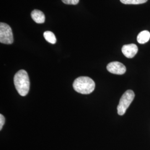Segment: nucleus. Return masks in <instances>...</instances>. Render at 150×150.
<instances>
[{"label": "nucleus", "mask_w": 150, "mask_h": 150, "mask_svg": "<svg viewBox=\"0 0 150 150\" xmlns=\"http://www.w3.org/2000/svg\"><path fill=\"white\" fill-rule=\"evenodd\" d=\"M14 84L18 93L22 96H26L30 90V80L27 72L21 70L16 73L14 77Z\"/></svg>", "instance_id": "1"}, {"label": "nucleus", "mask_w": 150, "mask_h": 150, "mask_svg": "<svg viewBox=\"0 0 150 150\" xmlns=\"http://www.w3.org/2000/svg\"><path fill=\"white\" fill-rule=\"evenodd\" d=\"M73 87L75 91L81 94H90L94 91L95 83L88 77L81 76L77 78L74 82Z\"/></svg>", "instance_id": "2"}, {"label": "nucleus", "mask_w": 150, "mask_h": 150, "mask_svg": "<svg viewBox=\"0 0 150 150\" xmlns=\"http://www.w3.org/2000/svg\"><path fill=\"white\" fill-rule=\"evenodd\" d=\"M134 98V92L131 90L126 91L123 93L117 106V113L119 115L122 116L125 113Z\"/></svg>", "instance_id": "3"}, {"label": "nucleus", "mask_w": 150, "mask_h": 150, "mask_svg": "<svg viewBox=\"0 0 150 150\" xmlns=\"http://www.w3.org/2000/svg\"><path fill=\"white\" fill-rule=\"evenodd\" d=\"M13 42V36L10 26L7 23H0V42L10 45Z\"/></svg>", "instance_id": "4"}, {"label": "nucleus", "mask_w": 150, "mask_h": 150, "mask_svg": "<svg viewBox=\"0 0 150 150\" xmlns=\"http://www.w3.org/2000/svg\"><path fill=\"white\" fill-rule=\"evenodd\" d=\"M107 70L108 72L113 74L123 75L126 71V68L122 63L115 61L107 64Z\"/></svg>", "instance_id": "5"}, {"label": "nucleus", "mask_w": 150, "mask_h": 150, "mask_svg": "<svg viewBox=\"0 0 150 150\" xmlns=\"http://www.w3.org/2000/svg\"><path fill=\"white\" fill-rule=\"evenodd\" d=\"M137 52L138 47L137 45L134 43L125 45L122 47V52L125 57L129 59H132L134 57Z\"/></svg>", "instance_id": "6"}, {"label": "nucleus", "mask_w": 150, "mask_h": 150, "mask_svg": "<svg viewBox=\"0 0 150 150\" xmlns=\"http://www.w3.org/2000/svg\"><path fill=\"white\" fill-rule=\"evenodd\" d=\"M31 16L32 20L37 23H43L45 21V16L42 11L34 10L31 12Z\"/></svg>", "instance_id": "7"}, {"label": "nucleus", "mask_w": 150, "mask_h": 150, "mask_svg": "<svg viewBox=\"0 0 150 150\" xmlns=\"http://www.w3.org/2000/svg\"><path fill=\"white\" fill-rule=\"evenodd\" d=\"M150 38V32L149 31L144 30L140 32L137 36V40L140 44H144L147 42Z\"/></svg>", "instance_id": "8"}, {"label": "nucleus", "mask_w": 150, "mask_h": 150, "mask_svg": "<svg viewBox=\"0 0 150 150\" xmlns=\"http://www.w3.org/2000/svg\"><path fill=\"white\" fill-rule=\"evenodd\" d=\"M43 36L45 40L49 43L51 44L56 43V38L53 32L47 31L43 33Z\"/></svg>", "instance_id": "9"}, {"label": "nucleus", "mask_w": 150, "mask_h": 150, "mask_svg": "<svg viewBox=\"0 0 150 150\" xmlns=\"http://www.w3.org/2000/svg\"><path fill=\"white\" fill-rule=\"evenodd\" d=\"M148 0H120L125 5H139L146 3Z\"/></svg>", "instance_id": "10"}, {"label": "nucleus", "mask_w": 150, "mask_h": 150, "mask_svg": "<svg viewBox=\"0 0 150 150\" xmlns=\"http://www.w3.org/2000/svg\"><path fill=\"white\" fill-rule=\"evenodd\" d=\"M80 0H62L64 4L67 5H77L79 4Z\"/></svg>", "instance_id": "11"}, {"label": "nucleus", "mask_w": 150, "mask_h": 150, "mask_svg": "<svg viewBox=\"0 0 150 150\" xmlns=\"http://www.w3.org/2000/svg\"><path fill=\"white\" fill-rule=\"evenodd\" d=\"M5 122V118L2 114H1L0 115V130H1L2 129Z\"/></svg>", "instance_id": "12"}]
</instances>
